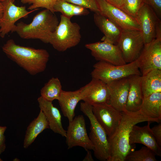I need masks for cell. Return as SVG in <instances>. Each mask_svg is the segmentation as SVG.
I'll return each instance as SVG.
<instances>
[{
  "label": "cell",
  "instance_id": "33",
  "mask_svg": "<svg viewBox=\"0 0 161 161\" xmlns=\"http://www.w3.org/2000/svg\"><path fill=\"white\" fill-rule=\"evenodd\" d=\"M6 129V126H0V155L4 151L6 147L4 133Z\"/></svg>",
  "mask_w": 161,
  "mask_h": 161
},
{
  "label": "cell",
  "instance_id": "25",
  "mask_svg": "<svg viewBox=\"0 0 161 161\" xmlns=\"http://www.w3.org/2000/svg\"><path fill=\"white\" fill-rule=\"evenodd\" d=\"M54 9L55 12H59L63 16L70 19L74 16H86L89 13L87 9L63 0H58Z\"/></svg>",
  "mask_w": 161,
  "mask_h": 161
},
{
  "label": "cell",
  "instance_id": "19",
  "mask_svg": "<svg viewBox=\"0 0 161 161\" xmlns=\"http://www.w3.org/2000/svg\"><path fill=\"white\" fill-rule=\"evenodd\" d=\"M94 20L95 25L104 35L101 40L116 45L122 30L113 21L100 13H95Z\"/></svg>",
  "mask_w": 161,
  "mask_h": 161
},
{
  "label": "cell",
  "instance_id": "20",
  "mask_svg": "<svg viewBox=\"0 0 161 161\" xmlns=\"http://www.w3.org/2000/svg\"><path fill=\"white\" fill-rule=\"evenodd\" d=\"M129 86L126 105V110L136 112L140 110L143 99L142 75H132L129 77Z\"/></svg>",
  "mask_w": 161,
  "mask_h": 161
},
{
  "label": "cell",
  "instance_id": "10",
  "mask_svg": "<svg viewBox=\"0 0 161 161\" xmlns=\"http://www.w3.org/2000/svg\"><path fill=\"white\" fill-rule=\"evenodd\" d=\"M92 111L96 120L106 132L108 138L112 137L120 122L122 112L107 103L93 105Z\"/></svg>",
  "mask_w": 161,
  "mask_h": 161
},
{
  "label": "cell",
  "instance_id": "15",
  "mask_svg": "<svg viewBox=\"0 0 161 161\" xmlns=\"http://www.w3.org/2000/svg\"><path fill=\"white\" fill-rule=\"evenodd\" d=\"M81 100L92 106L109 103V93L107 85L101 80L92 78L91 81L80 89Z\"/></svg>",
  "mask_w": 161,
  "mask_h": 161
},
{
  "label": "cell",
  "instance_id": "24",
  "mask_svg": "<svg viewBox=\"0 0 161 161\" xmlns=\"http://www.w3.org/2000/svg\"><path fill=\"white\" fill-rule=\"evenodd\" d=\"M141 85L143 98L161 92V70H153L142 76Z\"/></svg>",
  "mask_w": 161,
  "mask_h": 161
},
{
  "label": "cell",
  "instance_id": "9",
  "mask_svg": "<svg viewBox=\"0 0 161 161\" xmlns=\"http://www.w3.org/2000/svg\"><path fill=\"white\" fill-rule=\"evenodd\" d=\"M15 0H4L1 1L4 7L0 19V36L4 38L10 32H16L15 23L20 19L27 18L29 14L38 10L27 11L25 6L19 7L14 4Z\"/></svg>",
  "mask_w": 161,
  "mask_h": 161
},
{
  "label": "cell",
  "instance_id": "13",
  "mask_svg": "<svg viewBox=\"0 0 161 161\" xmlns=\"http://www.w3.org/2000/svg\"><path fill=\"white\" fill-rule=\"evenodd\" d=\"M96 1L100 13L113 21L122 30L140 31L139 25L135 18L106 0Z\"/></svg>",
  "mask_w": 161,
  "mask_h": 161
},
{
  "label": "cell",
  "instance_id": "35",
  "mask_svg": "<svg viewBox=\"0 0 161 161\" xmlns=\"http://www.w3.org/2000/svg\"><path fill=\"white\" fill-rule=\"evenodd\" d=\"M86 151L87 152V154L83 160V161H94L93 159L92 155L91 152L90 150H87Z\"/></svg>",
  "mask_w": 161,
  "mask_h": 161
},
{
  "label": "cell",
  "instance_id": "27",
  "mask_svg": "<svg viewBox=\"0 0 161 161\" xmlns=\"http://www.w3.org/2000/svg\"><path fill=\"white\" fill-rule=\"evenodd\" d=\"M156 156L151 149L143 146L138 150L131 151L126 156L125 161H156Z\"/></svg>",
  "mask_w": 161,
  "mask_h": 161
},
{
  "label": "cell",
  "instance_id": "2",
  "mask_svg": "<svg viewBox=\"0 0 161 161\" xmlns=\"http://www.w3.org/2000/svg\"><path fill=\"white\" fill-rule=\"evenodd\" d=\"M2 48L8 58L32 75L45 71L49 58L45 49L20 46L12 39L8 40Z\"/></svg>",
  "mask_w": 161,
  "mask_h": 161
},
{
  "label": "cell",
  "instance_id": "22",
  "mask_svg": "<svg viewBox=\"0 0 161 161\" xmlns=\"http://www.w3.org/2000/svg\"><path fill=\"white\" fill-rule=\"evenodd\" d=\"M80 89L75 91L62 90L58 100L63 115L72 121L75 116V110L76 106L81 100Z\"/></svg>",
  "mask_w": 161,
  "mask_h": 161
},
{
  "label": "cell",
  "instance_id": "17",
  "mask_svg": "<svg viewBox=\"0 0 161 161\" xmlns=\"http://www.w3.org/2000/svg\"><path fill=\"white\" fill-rule=\"evenodd\" d=\"M140 127L136 125L133 127L129 134V142L131 145L134 143L142 144L151 149L156 156H161V147L158 144L150 128V123Z\"/></svg>",
  "mask_w": 161,
  "mask_h": 161
},
{
  "label": "cell",
  "instance_id": "16",
  "mask_svg": "<svg viewBox=\"0 0 161 161\" xmlns=\"http://www.w3.org/2000/svg\"><path fill=\"white\" fill-rule=\"evenodd\" d=\"M129 77L107 84L110 95L108 103L120 112L126 110V105L129 86Z\"/></svg>",
  "mask_w": 161,
  "mask_h": 161
},
{
  "label": "cell",
  "instance_id": "29",
  "mask_svg": "<svg viewBox=\"0 0 161 161\" xmlns=\"http://www.w3.org/2000/svg\"><path fill=\"white\" fill-rule=\"evenodd\" d=\"M144 3L143 0H125L120 9L135 18L137 13Z\"/></svg>",
  "mask_w": 161,
  "mask_h": 161
},
{
  "label": "cell",
  "instance_id": "11",
  "mask_svg": "<svg viewBox=\"0 0 161 161\" xmlns=\"http://www.w3.org/2000/svg\"><path fill=\"white\" fill-rule=\"evenodd\" d=\"M65 137L68 149L79 146L86 151L94 149L87 132L84 118L82 115L76 116L69 122Z\"/></svg>",
  "mask_w": 161,
  "mask_h": 161
},
{
  "label": "cell",
  "instance_id": "32",
  "mask_svg": "<svg viewBox=\"0 0 161 161\" xmlns=\"http://www.w3.org/2000/svg\"><path fill=\"white\" fill-rule=\"evenodd\" d=\"M154 136L159 146L161 147V123L151 129Z\"/></svg>",
  "mask_w": 161,
  "mask_h": 161
},
{
  "label": "cell",
  "instance_id": "18",
  "mask_svg": "<svg viewBox=\"0 0 161 161\" xmlns=\"http://www.w3.org/2000/svg\"><path fill=\"white\" fill-rule=\"evenodd\" d=\"M39 106L45 115L49 123V127L54 133L65 137L66 131L63 127L61 116L59 110L55 107L52 101L40 96L37 99Z\"/></svg>",
  "mask_w": 161,
  "mask_h": 161
},
{
  "label": "cell",
  "instance_id": "14",
  "mask_svg": "<svg viewBox=\"0 0 161 161\" xmlns=\"http://www.w3.org/2000/svg\"><path fill=\"white\" fill-rule=\"evenodd\" d=\"M85 47L91 51L92 55L97 61L106 62L115 65H121L125 62L118 46L102 41L87 44Z\"/></svg>",
  "mask_w": 161,
  "mask_h": 161
},
{
  "label": "cell",
  "instance_id": "3",
  "mask_svg": "<svg viewBox=\"0 0 161 161\" xmlns=\"http://www.w3.org/2000/svg\"><path fill=\"white\" fill-rule=\"evenodd\" d=\"M59 23L54 13L45 9L35 15L30 24L22 21L18 23L16 32L22 38L38 39L48 43Z\"/></svg>",
  "mask_w": 161,
  "mask_h": 161
},
{
  "label": "cell",
  "instance_id": "4",
  "mask_svg": "<svg viewBox=\"0 0 161 161\" xmlns=\"http://www.w3.org/2000/svg\"><path fill=\"white\" fill-rule=\"evenodd\" d=\"M80 110L89 118L90 123L89 138L94 147V155L98 160L108 161L110 149L107 135L94 116L92 106L85 102L80 103Z\"/></svg>",
  "mask_w": 161,
  "mask_h": 161
},
{
  "label": "cell",
  "instance_id": "21",
  "mask_svg": "<svg viewBox=\"0 0 161 161\" xmlns=\"http://www.w3.org/2000/svg\"><path fill=\"white\" fill-rule=\"evenodd\" d=\"M140 110L154 122L161 120V92L153 93L143 98Z\"/></svg>",
  "mask_w": 161,
  "mask_h": 161
},
{
  "label": "cell",
  "instance_id": "28",
  "mask_svg": "<svg viewBox=\"0 0 161 161\" xmlns=\"http://www.w3.org/2000/svg\"><path fill=\"white\" fill-rule=\"evenodd\" d=\"M58 0H21L23 4H31L28 9L33 10L38 8H44L55 13L54 7Z\"/></svg>",
  "mask_w": 161,
  "mask_h": 161
},
{
  "label": "cell",
  "instance_id": "30",
  "mask_svg": "<svg viewBox=\"0 0 161 161\" xmlns=\"http://www.w3.org/2000/svg\"><path fill=\"white\" fill-rule=\"evenodd\" d=\"M72 4L89 9L95 13H100L96 0H63Z\"/></svg>",
  "mask_w": 161,
  "mask_h": 161
},
{
  "label": "cell",
  "instance_id": "26",
  "mask_svg": "<svg viewBox=\"0 0 161 161\" xmlns=\"http://www.w3.org/2000/svg\"><path fill=\"white\" fill-rule=\"evenodd\" d=\"M63 90L59 79L52 77L46 83L41 90L40 94L42 98L50 101L59 99Z\"/></svg>",
  "mask_w": 161,
  "mask_h": 161
},
{
  "label": "cell",
  "instance_id": "37",
  "mask_svg": "<svg viewBox=\"0 0 161 161\" xmlns=\"http://www.w3.org/2000/svg\"><path fill=\"white\" fill-rule=\"evenodd\" d=\"M3 161L1 159L0 157V161Z\"/></svg>",
  "mask_w": 161,
  "mask_h": 161
},
{
  "label": "cell",
  "instance_id": "31",
  "mask_svg": "<svg viewBox=\"0 0 161 161\" xmlns=\"http://www.w3.org/2000/svg\"><path fill=\"white\" fill-rule=\"evenodd\" d=\"M143 2L150 7L158 16H161V0H143Z\"/></svg>",
  "mask_w": 161,
  "mask_h": 161
},
{
  "label": "cell",
  "instance_id": "38",
  "mask_svg": "<svg viewBox=\"0 0 161 161\" xmlns=\"http://www.w3.org/2000/svg\"><path fill=\"white\" fill-rule=\"evenodd\" d=\"M4 0H0V1L1 2V1H4Z\"/></svg>",
  "mask_w": 161,
  "mask_h": 161
},
{
  "label": "cell",
  "instance_id": "1",
  "mask_svg": "<svg viewBox=\"0 0 161 161\" xmlns=\"http://www.w3.org/2000/svg\"><path fill=\"white\" fill-rule=\"evenodd\" d=\"M121 112V119L116 132L112 137L108 138L110 149L108 161H125L126 156L131 151L129 137L134 125L145 121L154 122L140 110L136 112L126 110Z\"/></svg>",
  "mask_w": 161,
  "mask_h": 161
},
{
  "label": "cell",
  "instance_id": "34",
  "mask_svg": "<svg viewBox=\"0 0 161 161\" xmlns=\"http://www.w3.org/2000/svg\"><path fill=\"white\" fill-rule=\"evenodd\" d=\"M125 0H109L108 1L113 5L120 8L123 5Z\"/></svg>",
  "mask_w": 161,
  "mask_h": 161
},
{
  "label": "cell",
  "instance_id": "39",
  "mask_svg": "<svg viewBox=\"0 0 161 161\" xmlns=\"http://www.w3.org/2000/svg\"><path fill=\"white\" fill-rule=\"evenodd\" d=\"M106 0V1H108L109 0Z\"/></svg>",
  "mask_w": 161,
  "mask_h": 161
},
{
  "label": "cell",
  "instance_id": "7",
  "mask_svg": "<svg viewBox=\"0 0 161 161\" xmlns=\"http://www.w3.org/2000/svg\"><path fill=\"white\" fill-rule=\"evenodd\" d=\"M139 25L144 44L161 38V21L153 9L144 3L135 16Z\"/></svg>",
  "mask_w": 161,
  "mask_h": 161
},
{
  "label": "cell",
  "instance_id": "23",
  "mask_svg": "<svg viewBox=\"0 0 161 161\" xmlns=\"http://www.w3.org/2000/svg\"><path fill=\"white\" fill-rule=\"evenodd\" d=\"M49 128L47 118L42 111L40 110L38 117L27 127L24 139L23 147L25 148L28 147L39 134Z\"/></svg>",
  "mask_w": 161,
  "mask_h": 161
},
{
  "label": "cell",
  "instance_id": "8",
  "mask_svg": "<svg viewBox=\"0 0 161 161\" xmlns=\"http://www.w3.org/2000/svg\"><path fill=\"white\" fill-rule=\"evenodd\" d=\"M126 63L136 61L144 45L141 31L132 30H122L117 44Z\"/></svg>",
  "mask_w": 161,
  "mask_h": 161
},
{
  "label": "cell",
  "instance_id": "36",
  "mask_svg": "<svg viewBox=\"0 0 161 161\" xmlns=\"http://www.w3.org/2000/svg\"><path fill=\"white\" fill-rule=\"evenodd\" d=\"M4 7L1 2L0 1V19L1 18L3 13Z\"/></svg>",
  "mask_w": 161,
  "mask_h": 161
},
{
  "label": "cell",
  "instance_id": "12",
  "mask_svg": "<svg viewBox=\"0 0 161 161\" xmlns=\"http://www.w3.org/2000/svg\"><path fill=\"white\" fill-rule=\"evenodd\" d=\"M137 60L142 76L153 70H161V38L145 44Z\"/></svg>",
  "mask_w": 161,
  "mask_h": 161
},
{
  "label": "cell",
  "instance_id": "6",
  "mask_svg": "<svg viewBox=\"0 0 161 161\" xmlns=\"http://www.w3.org/2000/svg\"><path fill=\"white\" fill-rule=\"evenodd\" d=\"M93 67L91 73L92 78L100 80L106 84L132 75H142L137 60L121 65L99 61Z\"/></svg>",
  "mask_w": 161,
  "mask_h": 161
},
{
  "label": "cell",
  "instance_id": "5",
  "mask_svg": "<svg viewBox=\"0 0 161 161\" xmlns=\"http://www.w3.org/2000/svg\"><path fill=\"white\" fill-rule=\"evenodd\" d=\"M60 21L51 35L49 43L58 51L64 52L78 45L81 36L77 23L61 15Z\"/></svg>",
  "mask_w": 161,
  "mask_h": 161
}]
</instances>
